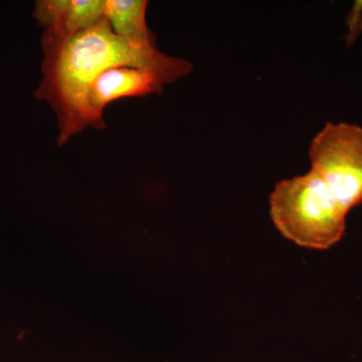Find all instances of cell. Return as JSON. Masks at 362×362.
<instances>
[{
  "mask_svg": "<svg viewBox=\"0 0 362 362\" xmlns=\"http://www.w3.org/2000/svg\"><path fill=\"white\" fill-rule=\"evenodd\" d=\"M311 171L349 213L362 204V127L327 123L312 140Z\"/></svg>",
  "mask_w": 362,
  "mask_h": 362,
  "instance_id": "cell-3",
  "label": "cell"
},
{
  "mask_svg": "<svg viewBox=\"0 0 362 362\" xmlns=\"http://www.w3.org/2000/svg\"><path fill=\"white\" fill-rule=\"evenodd\" d=\"M106 0H42L35 16L47 32L61 37L89 30L105 18Z\"/></svg>",
  "mask_w": 362,
  "mask_h": 362,
  "instance_id": "cell-5",
  "label": "cell"
},
{
  "mask_svg": "<svg viewBox=\"0 0 362 362\" xmlns=\"http://www.w3.org/2000/svg\"><path fill=\"white\" fill-rule=\"evenodd\" d=\"M361 4H362V0H361Z\"/></svg>",
  "mask_w": 362,
  "mask_h": 362,
  "instance_id": "cell-7",
  "label": "cell"
},
{
  "mask_svg": "<svg viewBox=\"0 0 362 362\" xmlns=\"http://www.w3.org/2000/svg\"><path fill=\"white\" fill-rule=\"evenodd\" d=\"M168 85L154 71L135 66H119L105 71L90 86L88 94V114L90 126L104 129V110L109 104L122 98L159 94Z\"/></svg>",
  "mask_w": 362,
  "mask_h": 362,
  "instance_id": "cell-4",
  "label": "cell"
},
{
  "mask_svg": "<svg viewBox=\"0 0 362 362\" xmlns=\"http://www.w3.org/2000/svg\"><path fill=\"white\" fill-rule=\"evenodd\" d=\"M44 78L37 90L58 118V144L90 126L88 94L101 74L119 66L154 71L168 84L185 77L194 69L187 59L159 52L156 47L130 44L114 33L106 18L89 30L68 37L45 32L42 37Z\"/></svg>",
  "mask_w": 362,
  "mask_h": 362,
  "instance_id": "cell-1",
  "label": "cell"
},
{
  "mask_svg": "<svg viewBox=\"0 0 362 362\" xmlns=\"http://www.w3.org/2000/svg\"><path fill=\"white\" fill-rule=\"evenodd\" d=\"M272 221L286 239L311 250H327L344 235L345 211L313 171L280 181L270 195Z\"/></svg>",
  "mask_w": 362,
  "mask_h": 362,
  "instance_id": "cell-2",
  "label": "cell"
},
{
  "mask_svg": "<svg viewBox=\"0 0 362 362\" xmlns=\"http://www.w3.org/2000/svg\"><path fill=\"white\" fill-rule=\"evenodd\" d=\"M146 0H106L105 18L118 37L130 44L156 47V37L146 23Z\"/></svg>",
  "mask_w": 362,
  "mask_h": 362,
  "instance_id": "cell-6",
  "label": "cell"
}]
</instances>
